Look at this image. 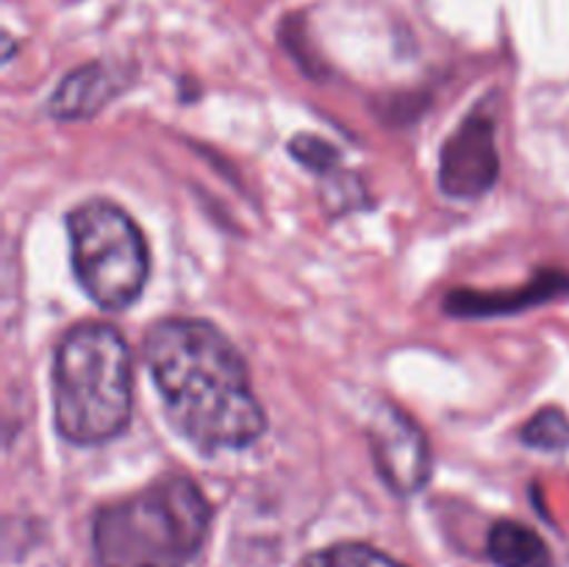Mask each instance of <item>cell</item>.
Listing matches in <instances>:
<instances>
[{
  "instance_id": "6da1fadb",
  "label": "cell",
  "mask_w": 569,
  "mask_h": 567,
  "mask_svg": "<svg viewBox=\"0 0 569 567\" xmlns=\"http://www.w3.org/2000/svg\"><path fill=\"white\" fill-rule=\"evenodd\" d=\"M144 365L183 439L203 450H239L267 431L237 345L209 320L164 317L144 337Z\"/></svg>"
},
{
  "instance_id": "7a4b0ae2",
  "label": "cell",
  "mask_w": 569,
  "mask_h": 567,
  "mask_svg": "<svg viewBox=\"0 0 569 567\" xmlns=\"http://www.w3.org/2000/svg\"><path fill=\"white\" fill-rule=\"evenodd\" d=\"M53 422L72 445H103L131 426L133 359L109 322H81L53 356Z\"/></svg>"
},
{
  "instance_id": "3957f363",
  "label": "cell",
  "mask_w": 569,
  "mask_h": 567,
  "mask_svg": "<svg viewBox=\"0 0 569 567\" xmlns=\"http://www.w3.org/2000/svg\"><path fill=\"white\" fill-rule=\"evenodd\" d=\"M211 526V504L189 476H167L142 493L98 509L92 550L98 567H183Z\"/></svg>"
},
{
  "instance_id": "277c9868",
  "label": "cell",
  "mask_w": 569,
  "mask_h": 567,
  "mask_svg": "<svg viewBox=\"0 0 569 567\" xmlns=\"http://www.w3.org/2000/svg\"><path fill=\"white\" fill-rule=\"evenodd\" d=\"M72 272L106 311H122L142 295L150 276L144 233L126 209L103 198L83 200L64 217Z\"/></svg>"
},
{
  "instance_id": "5b68a950",
  "label": "cell",
  "mask_w": 569,
  "mask_h": 567,
  "mask_svg": "<svg viewBox=\"0 0 569 567\" xmlns=\"http://www.w3.org/2000/svg\"><path fill=\"white\" fill-rule=\"evenodd\" d=\"M500 172L498 122L489 100L478 103L439 153V189L453 200H478L495 187Z\"/></svg>"
},
{
  "instance_id": "8992f818",
  "label": "cell",
  "mask_w": 569,
  "mask_h": 567,
  "mask_svg": "<svg viewBox=\"0 0 569 567\" xmlns=\"http://www.w3.org/2000/svg\"><path fill=\"white\" fill-rule=\"evenodd\" d=\"M372 461L395 495H415L431 478V445L426 431L395 404H378L367 422Z\"/></svg>"
},
{
  "instance_id": "52a82bcc",
  "label": "cell",
  "mask_w": 569,
  "mask_h": 567,
  "mask_svg": "<svg viewBox=\"0 0 569 567\" xmlns=\"http://www.w3.org/2000/svg\"><path fill=\"white\" fill-rule=\"evenodd\" d=\"M569 298V272L542 270L515 289H495V292H478V289H453L442 300V309L450 317H500L517 315V311L537 309L550 300Z\"/></svg>"
},
{
  "instance_id": "ba28073f",
  "label": "cell",
  "mask_w": 569,
  "mask_h": 567,
  "mask_svg": "<svg viewBox=\"0 0 569 567\" xmlns=\"http://www.w3.org/2000/svg\"><path fill=\"white\" fill-rule=\"evenodd\" d=\"M128 81H131L128 72H120L114 64H106V61H92V64L78 67L70 76L61 78L56 92L50 94V117L61 122L89 120L109 100H114L128 87Z\"/></svg>"
},
{
  "instance_id": "9c48e42d",
  "label": "cell",
  "mask_w": 569,
  "mask_h": 567,
  "mask_svg": "<svg viewBox=\"0 0 569 567\" xmlns=\"http://www.w3.org/2000/svg\"><path fill=\"white\" fill-rule=\"evenodd\" d=\"M487 556L498 567H553L548 543L520 520H498L487 534Z\"/></svg>"
},
{
  "instance_id": "30bf717a",
  "label": "cell",
  "mask_w": 569,
  "mask_h": 567,
  "mask_svg": "<svg viewBox=\"0 0 569 567\" xmlns=\"http://www.w3.org/2000/svg\"><path fill=\"white\" fill-rule=\"evenodd\" d=\"M300 567H406L383 550L365 543H337L315 550L300 561Z\"/></svg>"
},
{
  "instance_id": "8fae6325",
  "label": "cell",
  "mask_w": 569,
  "mask_h": 567,
  "mask_svg": "<svg viewBox=\"0 0 569 567\" xmlns=\"http://www.w3.org/2000/svg\"><path fill=\"white\" fill-rule=\"evenodd\" d=\"M522 445L545 454H561L569 448V417L556 406L539 409L526 426L520 428Z\"/></svg>"
},
{
  "instance_id": "7c38bea8",
  "label": "cell",
  "mask_w": 569,
  "mask_h": 567,
  "mask_svg": "<svg viewBox=\"0 0 569 567\" xmlns=\"http://www.w3.org/2000/svg\"><path fill=\"white\" fill-rule=\"evenodd\" d=\"M289 153L300 161L303 167H309L317 176H331L339 167V150L333 148L326 139L315 137V133H298V137L289 142Z\"/></svg>"
}]
</instances>
